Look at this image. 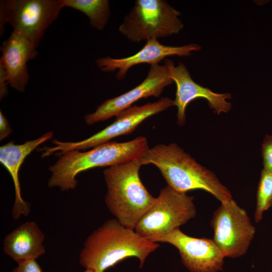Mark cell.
Returning a JSON list of instances; mask_svg holds the SVG:
<instances>
[{
	"instance_id": "cell-1",
	"label": "cell",
	"mask_w": 272,
	"mask_h": 272,
	"mask_svg": "<svg viewBox=\"0 0 272 272\" xmlns=\"http://www.w3.org/2000/svg\"><path fill=\"white\" fill-rule=\"evenodd\" d=\"M159 247L127 228L116 219H111L94 230L85 239L79 254V262L85 269L105 272L120 261L136 257L140 267Z\"/></svg>"
},
{
	"instance_id": "cell-2",
	"label": "cell",
	"mask_w": 272,
	"mask_h": 272,
	"mask_svg": "<svg viewBox=\"0 0 272 272\" xmlns=\"http://www.w3.org/2000/svg\"><path fill=\"white\" fill-rule=\"evenodd\" d=\"M140 161L142 165L155 166L167 185L178 191L203 190L221 202L233 198L230 190L213 172L198 163L176 144H159L149 148Z\"/></svg>"
},
{
	"instance_id": "cell-3",
	"label": "cell",
	"mask_w": 272,
	"mask_h": 272,
	"mask_svg": "<svg viewBox=\"0 0 272 272\" xmlns=\"http://www.w3.org/2000/svg\"><path fill=\"white\" fill-rule=\"evenodd\" d=\"M149 148L147 139L140 136L126 142H108L87 152L73 150L64 153L49 168L51 174L48 186L58 187L61 191L75 189L78 185L76 178L80 173L140 159Z\"/></svg>"
},
{
	"instance_id": "cell-4",
	"label": "cell",
	"mask_w": 272,
	"mask_h": 272,
	"mask_svg": "<svg viewBox=\"0 0 272 272\" xmlns=\"http://www.w3.org/2000/svg\"><path fill=\"white\" fill-rule=\"evenodd\" d=\"M141 166L140 159H134L110 166L103 172L106 206L115 219L132 230L156 201L140 179Z\"/></svg>"
},
{
	"instance_id": "cell-5",
	"label": "cell",
	"mask_w": 272,
	"mask_h": 272,
	"mask_svg": "<svg viewBox=\"0 0 272 272\" xmlns=\"http://www.w3.org/2000/svg\"><path fill=\"white\" fill-rule=\"evenodd\" d=\"M180 13L164 0H137L119 31L133 42L166 37L183 28Z\"/></svg>"
},
{
	"instance_id": "cell-6",
	"label": "cell",
	"mask_w": 272,
	"mask_h": 272,
	"mask_svg": "<svg viewBox=\"0 0 272 272\" xmlns=\"http://www.w3.org/2000/svg\"><path fill=\"white\" fill-rule=\"evenodd\" d=\"M196 215L194 197L167 185L161 189L155 203L134 230L141 237L154 242L179 228Z\"/></svg>"
},
{
	"instance_id": "cell-7",
	"label": "cell",
	"mask_w": 272,
	"mask_h": 272,
	"mask_svg": "<svg viewBox=\"0 0 272 272\" xmlns=\"http://www.w3.org/2000/svg\"><path fill=\"white\" fill-rule=\"evenodd\" d=\"M64 8L60 0H3L0 2V34L8 23L37 48L47 28Z\"/></svg>"
},
{
	"instance_id": "cell-8",
	"label": "cell",
	"mask_w": 272,
	"mask_h": 272,
	"mask_svg": "<svg viewBox=\"0 0 272 272\" xmlns=\"http://www.w3.org/2000/svg\"><path fill=\"white\" fill-rule=\"evenodd\" d=\"M213 240L225 257L245 255L253 240L256 229L246 211L232 198L221 202L211 221Z\"/></svg>"
},
{
	"instance_id": "cell-9",
	"label": "cell",
	"mask_w": 272,
	"mask_h": 272,
	"mask_svg": "<svg viewBox=\"0 0 272 272\" xmlns=\"http://www.w3.org/2000/svg\"><path fill=\"white\" fill-rule=\"evenodd\" d=\"M174 106V100L168 97H162L153 103L142 106H131L122 111L116 117L111 124L89 138L76 142L53 141L52 147H45L42 157L49 156L54 153L56 155L73 150H86L110 142L115 138L132 132L145 120L155 114L164 111Z\"/></svg>"
},
{
	"instance_id": "cell-10",
	"label": "cell",
	"mask_w": 272,
	"mask_h": 272,
	"mask_svg": "<svg viewBox=\"0 0 272 272\" xmlns=\"http://www.w3.org/2000/svg\"><path fill=\"white\" fill-rule=\"evenodd\" d=\"M154 242L167 243L176 248L183 265L190 272L223 269L225 257L213 239L190 236L178 228Z\"/></svg>"
},
{
	"instance_id": "cell-11",
	"label": "cell",
	"mask_w": 272,
	"mask_h": 272,
	"mask_svg": "<svg viewBox=\"0 0 272 272\" xmlns=\"http://www.w3.org/2000/svg\"><path fill=\"white\" fill-rule=\"evenodd\" d=\"M173 82L168 76L165 64L151 65L147 77L140 84L123 94L106 100L93 113L85 116V122L88 125H92L116 116L139 100L151 96H160L164 89Z\"/></svg>"
},
{
	"instance_id": "cell-12",
	"label": "cell",
	"mask_w": 272,
	"mask_h": 272,
	"mask_svg": "<svg viewBox=\"0 0 272 272\" xmlns=\"http://www.w3.org/2000/svg\"><path fill=\"white\" fill-rule=\"evenodd\" d=\"M164 62L169 78L176 85L174 106L177 108V122L178 125L184 124L186 107L190 102L197 98L206 99L209 107L218 115L227 113L230 110L231 104L227 101L231 98L230 93H215L198 84L192 79L188 71L182 62H179L176 66L170 59H164Z\"/></svg>"
},
{
	"instance_id": "cell-13",
	"label": "cell",
	"mask_w": 272,
	"mask_h": 272,
	"mask_svg": "<svg viewBox=\"0 0 272 272\" xmlns=\"http://www.w3.org/2000/svg\"><path fill=\"white\" fill-rule=\"evenodd\" d=\"M200 49V46L194 43L181 46L164 45L159 43L157 39L153 38L147 40L143 48L132 55L121 58L109 56L101 57L96 59L95 62L103 72H113L117 70L116 78L121 80L125 78L128 70L135 65L156 64L168 56H187L191 55V51H198Z\"/></svg>"
},
{
	"instance_id": "cell-14",
	"label": "cell",
	"mask_w": 272,
	"mask_h": 272,
	"mask_svg": "<svg viewBox=\"0 0 272 272\" xmlns=\"http://www.w3.org/2000/svg\"><path fill=\"white\" fill-rule=\"evenodd\" d=\"M0 64L7 75L9 84L20 92L25 90L30 79L27 63L38 55L36 48L23 34L13 31L1 47Z\"/></svg>"
},
{
	"instance_id": "cell-15",
	"label": "cell",
	"mask_w": 272,
	"mask_h": 272,
	"mask_svg": "<svg viewBox=\"0 0 272 272\" xmlns=\"http://www.w3.org/2000/svg\"><path fill=\"white\" fill-rule=\"evenodd\" d=\"M53 137V132L48 131L39 138L27 141L22 144L10 142L0 148V161L10 174L14 185L15 198L12 209L14 220L21 216H28L31 210L30 203L25 201L21 195L19 172L25 158L39 145Z\"/></svg>"
},
{
	"instance_id": "cell-16",
	"label": "cell",
	"mask_w": 272,
	"mask_h": 272,
	"mask_svg": "<svg viewBox=\"0 0 272 272\" xmlns=\"http://www.w3.org/2000/svg\"><path fill=\"white\" fill-rule=\"evenodd\" d=\"M45 235L34 221H28L5 237L3 249L18 264L36 260L45 253Z\"/></svg>"
},
{
	"instance_id": "cell-17",
	"label": "cell",
	"mask_w": 272,
	"mask_h": 272,
	"mask_svg": "<svg viewBox=\"0 0 272 272\" xmlns=\"http://www.w3.org/2000/svg\"><path fill=\"white\" fill-rule=\"evenodd\" d=\"M63 7L71 8L85 14L90 20L91 26L99 31L104 30L110 10L108 0H60Z\"/></svg>"
},
{
	"instance_id": "cell-18",
	"label": "cell",
	"mask_w": 272,
	"mask_h": 272,
	"mask_svg": "<svg viewBox=\"0 0 272 272\" xmlns=\"http://www.w3.org/2000/svg\"><path fill=\"white\" fill-rule=\"evenodd\" d=\"M254 221L260 222L263 214L272 207V173L262 169L261 171L256 195Z\"/></svg>"
},
{
	"instance_id": "cell-19",
	"label": "cell",
	"mask_w": 272,
	"mask_h": 272,
	"mask_svg": "<svg viewBox=\"0 0 272 272\" xmlns=\"http://www.w3.org/2000/svg\"><path fill=\"white\" fill-rule=\"evenodd\" d=\"M263 169L272 173V134H266L261 144Z\"/></svg>"
},
{
	"instance_id": "cell-20",
	"label": "cell",
	"mask_w": 272,
	"mask_h": 272,
	"mask_svg": "<svg viewBox=\"0 0 272 272\" xmlns=\"http://www.w3.org/2000/svg\"><path fill=\"white\" fill-rule=\"evenodd\" d=\"M12 272H43L36 260L27 261L18 264Z\"/></svg>"
},
{
	"instance_id": "cell-21",
	"label": "cell",
	"mask_w": 272,
	"mask_h": 272,
	"mask_svg": "<svg viewBox=\"0 0 272 272\" xmlns=\"http://www.w3.org/2000/svg\"><path fill=\"white\" fill-rule=\"evenodd\" d=\"M8 85L7 74L3 65L0 64V98L1 100L8 94Z\"/></svg>"
},
{
	"instance_id": "cell-22",
	"label": "cell",
	"mask_w": 272,
	"mask_h": 272,
	"mask_svg": "<svg viewBox=\"0 0 272 272\" xmlns=\"http://www.w3.org/2000/svg\"><path fill=\"white\" fill-rule=\"evenodd\" d=\"M12 130L7 119L5 117L3 113L0 112V140L2 141L8 137L12 132Z\"/></svg>"
},
{
	"instance_id": "cell-23",
	"label": "cell",
	"mask_w": 272,
	"mask_h": 272,
	"mask_svg": "<svg viewBox=\"0 0 272 272\" xmlns=\"http://www.w3.org/2000/svg\"><path fill=\"white\" fill-rule=\"evenodd\" d=\"M83 272H94V271H93V270H91V269H86V270H84Z\"/></svg>"
},
{
	"instance_id": "cell-24",
	"label": "cell",
	"mask_w": 272,
	"mask_h": 272,
	"mask_svg": "<svg viewBox=\"0 0 272 272\" xmlns=\"http://www.w3.org/2000/svg\"><path fill=\"white\" fill-rule=\"evenodd\" d=\"M270 272H272V270Z\"/></svg>"
}]
</instances>
